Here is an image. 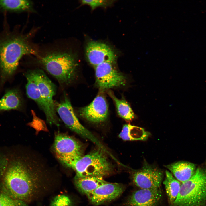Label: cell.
<instances>
[{
    "instance_id": "20",
    "label": "cell",
    "mask_w": 206,
    "mask_h": 206,
    "mask_svg": "<svg viewBox=\"0 0 206 206\" xmlns=\"http://www.w3.org/2000/svg\"><path fill=\"white\" fill-rule=\"evenodd\" d=\"M22 104L18 91L16 90H9L0 99V111L19 109Z\"/></svg>"
},
{
    "instance_id": "26",
    "label": "cell",
    "mask_w": 206,
    "mask_h": 206,
    "mask_svg": "<svg viewBox=\"0 0 206 206\" xmlns=\"http://www.w3.org/2000/svg\"></svg>"
},
{
    "instance_id": "2",
    "label": "cell",
    "mask_w": 206,
    "mask_h": 206,
    "mask_svg": "<svg viewBox=\"0 0 206 206\" xmlns=\"http://www.w3.org/2000/svg\"><path fill=\"white\" fill-rule=\"evenodd\" d=\"M31 33L25 35L10 33L0 39V68L1 80L5 81L14 72L24 55H37L30 43Z\"/></svg>"
},
{
    "instance_id": "4",
    "label": "cell",
    "mask_w": 206,
    "mask_h": 206,
    "mask_svg": "<svg viewBox=\"0 0 206 206\" xmlns=\"http://www.w3.org/2000/svg\"><path fill=\"white\" fill-rule=\"evenodd\" d=\"M104 152L100 149L78 158L57 159L63 165L73 169L75 176L103 178L109 174L112 169Z\"/></svg>"
},
{
    "instance_id": "18",
    "label": "cell",
    "mask_w": 206,
    "mask_h": 206,
    "mask_svg": "<svg viewBox=\"0 0 206 206\" xmlns=\"http://www.w3.org/2000/svg\"><path fill=\"white\" fill-rule=\"evenodd\" d=\"M150 135V132L142 127L126 124L123 126L119 136L125 141H145Z\"/></svg>"
},
{
    "instance_id": "24",
    "label": "cell",
    "mask_w": 206,
    "mask_h": 206,
    "mask_svg": "<svg viewBox=\"0 0 206 206\" xmlns=\"http://www.w3.org/2000/svg\"><path fill=\"white\" fill-rule=\"evenodd\" d=\"M71 199L67 195H59L54 198L50 206H72Z\"/></svg>"
},
{
    "instance_id": "21",
    "label": "cell",
    "mask_w": 206,
    "mask_h": 206,
    "mask_svg": "<svg viewBox=\"0 0 206 206\" xmlns=\"http://www.w3.org/2000/svg\"><path fill=\"white\" fill-rule=\"evenodd\" d=\"M165 178L163 182L170 203L172 205L179 193L181 183L168 170L165 171Z\"/></svg>"
},
{
    "instance_id": "9",
    "label": "cell",
    "mask_w": 206,
    "mask_h": 206,
    "mask_svg": "<svg viewBox=\"0 0 206 206\" xmlns=\"http://www.w3.org/2000/svg\"><path fill=\"white\" fill-rule=\"evenodd\" d=\"M53 148L57 158L73 159L83 156L80 143L65 134L58 133L55 135Z\"/></svg>"
},
{
    "instance_id": "25",
    "label": "cell",
    "mask_w": 206,
    "mask_h": 206,
    "mask_svg": "<svg viewBox=\"0 0 206 206\" xmlns=\"http://www.w3.org/2000/svg\"><path fill=\"white\" fill-rule=\"evenodd\" d=\"M113 1L105 0H84L81 1L83 5L89 6L92 10L99 7H106L112 4Z\"/></svg>"
},
{
    "instance_id": "15",
    "label": "cell",
    "mask_w": 206,
    "mask_h": 206,
    "mask_svg": "<svg viewBox=\"0 0 206 206\" xmlns=\"http://www.w3.org/2000/svg\"><path fill=\"white\" fill-rule=\"evenodd\" d=\"M25 75L27 80L26 89L27 96L34 100L43 112L48 124L59 126V119L56 112L53 110L43 99L36 84L33 79L26 73Z\"/></svg>"
},
{
    "instance_id": "19",
    "label": "cell",
    "mask_w": 206,
    "mask_h": 206,
    "mask_svg": "<svg viewBox=\"0 0 206 206\" xmlns=\"http://www.w3.org/2000/svg\"><path fill=\"white\" fill-rule=\"evenodd\" d=\"M33 11V3L30 1L0 0V11L19 12Z\"/></svg>"
},
{
    "instance_id": "22",
    "label": "cell",
    "mask_w": 206,
    "mask_h": 206,
    "mask_svg": "<svg viewBox=\"0 0 206 206\" xmlns=\"http://www.w3.org/2000/svg\"><path fill=\"white\" fill-rule=\"evenodd\" d=\"M108 94L114 102L119 116L124 119L130 120L135 117V114L129 104L124 99H119L111 90Z\"/></svg>"
},
{
    "instance_id": "3",
    "label": "cell",
    "mask_w": 206,
    "mask_h": 206,
    "mask_svg": "<svg viewBox=\"0 0 206 206\" xmlns=\"http://www.w3.org/2000/svg\"><path fill=\"white\" fill-rule=\"evenodd\" d=\"M38 62L62 84H70L76 76L78 64L75 55L71 52L49 53L39 57Z\"/></svg>"
},
{
    "instance_id": "10",
    "label": "cell",
    "mask_w": 206,
    "mask_h": 206,
    "mask_svg": "<svg viewBox=\"0 0 206 206\" xmlns=\"http://www.w3.org/2000/svg\"><path fill=\"white\" fill-rule=\"evenodd\" d=\"M85 54L88 62L94 67L105 62L114 63L117 58L114 51L109 45L94 41L87 43Z\"/></svg>"
},
{
    "instance_id": "12",
    "label": "cell",
    "mask_w": 206,
    "mask_h": 206,
    "mask_svg": "<svg viewBox=\"0 0 206 206\" xmlns=\"http://www.w3.org/2000/svg\"><path fill=\"white\" fill-rule=\"evenodd\" d=\"M163 197L160 188L139 189L134 191L126 199L125 206H157Z\"/></svg>"
},
{
    "instance_id": "11",
    "label": "cell",
    "mask_w": 206,
    "mask_h": 206,
    "mask_svg": "<svg viewBox=\"0 0 206 206\" xmlns=\"http://www.w3.org/2000/svg\"><path fill=\"white\" fill-rule=\"evenodd\" d=\"M108 105L103 94H98L90 103L80 108L78 110L80 116L87 121L93 123H100L107 119Z\"/></svg>"
},
{
    "instance_id": "16",
    "label": "cell",
    "mask_w": 206,
    "mask_h": 206,
    "mask_svg": "<svg viewBox=\"0 0 206 206\" xmlns=\"http://www.w3.org/2000/svg\"><path fill=\"white\" fill-rule=\"evenodd\" d=\"M165 166L181 183L189 179L196 171L194 164L186 161H179Z\"/></svg>"
},
{
    "instance_id": "1",
    "label": "cell",
    "mask_w": 206,
    "mask_h": 206,
    "mask_svg": "<svg viewBox=\"0 0 206 206\" xmlns=\"http://www.w3.org/2000/svg\"><path fill=\"white\" fill-rule=\"evenodd\" d=\"M38 159L20 148H0V190L27 203L43 188L47 171Z\"/></svg>"
},
{
    "instance_id": "17",
    "label": "cell",
    "mask_w": 206,
    "mask_h": 206,
    "mask_svg": "<svg viewBox=\"0 0 206 206\" xmlns=\"http://www.w3.org/2000/svg\"><path fill=\"white\" fill-rule=\"evenodd\" d=\"M74 183L78 190L86 195L107 182L99 177H80L75 176Z\"/></svg>"
},
{
    "instance_id": "13",
    "label": "cell",
    "mask_w": 206,
    "mask_h": 206,
    "mask_svg": "<svg viewBox=\"0 0 206 206\" xmlns=\"http://www.w3.org/2000/svg\"><path fill=\"white\" fill-rule=\"evenodd\" d=\"M124 190L125 187L121 184L107 182L86 195L92 204L98 205L116 199Z\"/></svg>"
},
{
    "instance_id": "8",
    "label": "cell",
    "mask_w": 206,
    "mask_h": 206,
    "mask_svg": "<svg viewBox=\"0 0 206 206\" xmlns=\"http://www.w3.org/2000/svg\"><path fill=\"white\" fill-rule=\"evenodd\" d=\"M163 177L161 169L145 161L141 169L132 173V179L139 189H155L160 187Z\"/></svg>"
},
{
    "instance_id": "23",
    "label": "cell",
    "mask_w": 206,
    "mask_h": 206,
    "mask_svg": "<svg viewBox=\"0 0 206 206\" xmlns=\"http://www.w3.org/2000/svg\"><path fill=\"white\" fill-rule=\"evenodd\" d=\"M0 206H27V205L12 198L0 190Z\"/></svg>"
},
{
    "instance_id": "6",
    "label": "cell",
    "mask_w": 206,
    "mask_h": 206,
    "mask_svg": "<svg viewBox=\"0 0 206 206\" xmlns=\"http://www.w3.org/2000/svg\"><path fill=\"white\" fill-rule=\"evenodd\" d=\"M60 118L66 126L71 130L96 144L100 149H106L98 140L79 122L74 112L71 102L66 96L56 108Z\"/></svg>"
},
{
    "instance_id": "14",
    "label": "cell",
    "mask_w": 206,
    "mask_h": 206,
    "mask_svg": "<svg viewBox=\"0 0 206 206\" xmlns=\"http://www.w3.org/2000/svg\"><path fill=\"white\" fill-rule=\"evenodd\" d=\"M26 73L35 81L43 99L53 110L56 112L53 100L56 91L55 85L41 70H30Z\"/></svg>"
},
{
    "instance_id": "5",
    "label": "cell",
    "mask_w": 206,
    "mask_h": 206,
    "mask_svg": "<svg viewBox=\"0 0 206 206\" xmlns=\"http://www.w3.org/2000/svg\"><path fill=\"white\" fill-rule=\"evenodd\" d=\"M206 197V171L198 168L193 176L181 183L180 191L173 206H193Z\"/></svg>"
},
{
    "instance_id": "7",
    "label": "cell",
    "mask_w": 206,
    "mask_h": 206,
    "mask_svg": "<svg viewBox=\"0 0 206 206\" xmlns=\"http://www.w3.org/2000/svg\"><path fill=\"white\" fill-rule=\"evenodd\" d=\"M112 63L105 62L94 67L96 83L102 90L124 85L126 78L113 66Z\"/></svg>"
}]
</instances>
